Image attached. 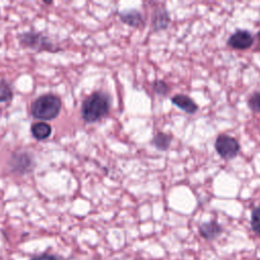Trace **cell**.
Wrapping results in <instances>:
<instances>
[{
  "instance_id": "1",
  "label": "cell",
  "mask_w": 260,
  "mask_h": 260,
  "mask_svg": "<svg viewBox=\"0 0 260 260\" xmlns=\"http://www.w3.org/2000/svg\"><path fill=\"white\" fill-rule=\"evenodd\" d=\"M111 109V96L104 91H94L81 104L80 114L85 123L93 124L105 118Z\"/></svg>"
},
{
  "instance_id": "2",
  "label": "cell",
  "mask_w": 260,
  "mask_h": 260,
  "mask_svg": "<svg viewBox=\"0 0 260 260\" xmlns=\"http://www.w3.org/2000/svg\"><path fill=\"white\" fill-rule=\"evenodd\" d=\"M62 108L61 99L53 93H46L37 98L30 106L32 118L42 121H51L58 117Z\"/></svg>"
},
{
  "instance_id": "3",
  "label": "cell",
  "mask_w": 260,
  "mask_h": 260,
  "mask_svg": "<svg viewBox=\"0 0 260 260\" xmlns=\"http://www.w3.org/2000/svg\"><path fill=\"white\" fill-rule=\"evenodd\" d=\"M18 42L21 47L31 49L36 52H50L57 53L63 51V49L46 35L40 31L29 30L18 35Z\"/></svg>"
},
{
  "instance_id": "4",
  "label": "cell",
  "mask_w": 260,
  "mask_h": 260,
  "mask_svg": "<svg viewBox=\"0 0 260 260\" xmlns=\"http://www.w3.org/2000/svg\"><path fill=\"white\" fill-rule=\"evenodd\" d=\"M214 149L221 158L230 160L238 156L241 145L235 137L228 134H219L215 138Z\"/></svg>"
},
{
  "instance_id": "5",
  "label": "cell",
  "mask_w": 260,
  "mask_h": 260,
  "mask_svg": "<svg viewBox=\"0 0 260 260\" xmlns=\"http://www.w3.org/2000/svg\"><path fill=\"white\" fill-rule=\"evenodd\" d=\"M35 165L34 156L27 151L14 152L8 161L10 172L20 176L32 172Z\"/></svg>"
},
{
  "instance_id": "6",
  "label": "cell",
  "mask_w": 260,
  "mask_h": 260,
  "mask_svg": "<svg viewBox=\"0 0 260 260\" xmlns=\"http://www.w3.org/2000/svg\"><path fill=\"white\" fill-rule=\"evenodd\" d=\"M226 44L235 50H247L254 44V37L247 29H237L228 39Z\"/></svg>"
},
{
  "instance_id": "7",
  "label": "cell",
  "mask_w": 260,
  "mask_h": 260,
  "mask_svg": "<svg viewBox=\"0 0 260 260\" xmlns=\"http://www.w3.org/2000/svg\"><path fill=\"white\" fill-rule=\"evenodd\" d=\"M118 16H119L120 20L123 23L127 24L130 27L139 28V27L143 26L144 23H145L143 15L141 14V12L137 9H134V8L119 11Z\"/></svg>"
},
{
  "instance_id": "8",
  "label": "cell",
  "mask_w": 260,
  "mask_h": 260,
  "mask_svg": "<svg viewBox=\"0 0 260 260\" xmlns=\"http://www.w3.org/2000/svg\"><path fill=\"white\" fill-rule=\"evenodd\" d=\"M171 23V16L167 8L157 7L151 16V28L153 31H161L169 27Z\"/></svg>"
},
{
  "instance_id": "9",
  "label": "cell",
  "mask_w": 260,
  "mask_h": 260,
  "mask_svg": "<svg viewBox=\"0 0 260 260\" xmlns=\"http://www.w3.org/2000/svg\"><path fill=\"white\" fill-rule=\"evenodd\" d=\"M198 232L203 239L207 241H213L222 234L223 230L216 220H210L202 222L198 228Z\"/></svg>"
},
{
  "instance_id": "10",
  "label": "cell",
  "mask_w": 260,
  "mask_h": 260,
  "mask_svg": "<svg viewBox=\"0 0 260 260\" xmlns=\"http://www.w3.org/2000/svg\"><path fill=\"white\" fill-rule=\"evenodd\" d=\"M171 102L174 106H176L177 108H179L180 110H182L183 112H185L189 115L195 114L199 109L193 99H191L190 96L183 94V93H178V94L173 95L171 98Z\"/></svg>"
},
{
  "instance_id": "11",
  "label": "cell",
  "mask_w": 260,
  "mask_h": 260,
  "mask_svg": "<svg viewBox=\"0 0 260 260\" xmlns=\"http://www.w3.org/2000/svg\"><path fill=\"white\" fill-rule=\"evenodd\" d=\"M30 133L37 140H46L52 134V127L46 122H37L30 126Z\"/></svg>"
},
{
  "instance_id": "12",
  "label": "cell",
  "mask_w": 260,
  "mask_h": 260,
  "mask_svg": "<svg viewBox=\"0 0 260 260\" xmlns=\"http://www.w3.org/2000/svg\"><path fill=\"white\" fill-rule=\"evenodd\" d=\"M172 142L173 137L165 132H157L151 140L152 145L159 151H167L170 148Z\"/></svg>"
},
{
  "instance_id": "13",
  "label": "cell",
  "mask_w": 260,
  "mask_h": 260,
  "mask_svg": "<svg viewBox=\"0 0 260 260\" xmlns=\"http://www.w3.org/2000/svg\"><path fill=\"white\" fill-rule=\"evenodd\" d=\"M13 98V90L8 81L2 79L0 81V103H6Z\"/></svg>"
},
{
  "instance_id": "14",
  "label": "cell",
  "mask_w": 260,
  "mask_h": 260,
  "mask_svg": "<svg viewBox=\"0 0 260 260\" xmlns=\"http://www.w3.org/2000/svg\"><path fill=\"white\" fill-rule=\"evenodd\" d=\"M250 225L254 234L260 238V206L253 207L251 211Z\"/></svg>"
},
{
  "instance_id": "15",
  "label": "cell",
  "mask_w": 260,
  "mask_h": 260,
  "mask_svg": "<svg viewBox=\"0 0 260 260\" xmlns=\"http://www.w3.org/2000/svg\"><path fill=\"white\" fill-rule=\"evenodd\" d=\"M248 107L249 109L254 112L260 114V90L254 91L248 99Z\"/></svg>"
},
{
  "instance_id": "16",
  "label": "cell",
  "mask_w": 260,
  "mask_h": 260,
  "mask_svg": "<svg viewBox=\"0 0 260 260\" xmlns=\"http://www.w3.org/2000/svg\"><path fill=\"white\" fill-rule=\"evenodd\" d=\"M152 89L153 91L160 96H166L169 91H170V87L168 85V83L164 80H155L152 82Z\"/></svg>"
},
{
  "instance_id": "17",
  "label": "cell",
  "mask_w": 260,
  "mask_h": 260,
  "mask_svg": "<svg viewBox=\"0 0 260 260\" xmlns=\"http://www.w3.org/2000/svg\"><path fill=\"white\" fill-rule=\"evenodd\" d=\"M29 260H58V258L52 254H42V255L34 256Z\"/></svg>"
},
{
  "instance_id": "18",
  "label": "cell",
  "mask_w": 260,
  "mask_h": 260,
  "mask_svg": "<svg viewBox=\"0 0 260 260\" xmlns=\"http://www.w3.org/2000/svg\"><path fill=\"white\" fill-rule=\"evenodd\" d=\"M257 38H258V41H259V44H260V30L257 34Z\"/></svg>"
}]
</instances>
